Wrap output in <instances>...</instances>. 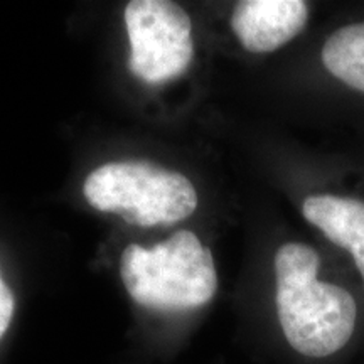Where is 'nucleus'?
<instances>
[{"label": "nucleus", "mask_w": 364, "mask_h": 364, "mask_svg": "<svg viewBox=\"0 0 364 364\" xmlns=\"http://www.w3.org/2000/svg\"><path fill=\"white\" fill-rule=\"evenodd\" d=\"M321 258L312 247L285 243L277 250V312L284 336L307 358H329L356 329L358 304L344 287L317 279Z\"/></svg>", "instance_id": "1"}, {"label": "nucleus", "mask_w": 364, "mask_h": 364, "mask_svg": "<svg viewBox=\"0 0 364 364\" xmlns=\"http://www.w3.org/2000/svg\"><path fill=\"white\" fill-rule=\"evenodd\" d=\"M120 272L130 297L152 311L198 309L218 289L211 250L193 231H177L154 248L130 245L122 255Z\"/></svg>", "instance_id": "2"}, {"label": "nucleus", "mask_w": 364, "mask_h": 364, "mask_svg": "<svg viewBox=\"0 0 364 364\" xmlns=\"http://www.w3.org/2000/svg\"><path fill=\"white\" fill-rule=\"evenodd\" d=\"M83 193L98 211L145 228L186 220L198 206L188 177L147 161L105 164L88 176Z\"/></svg>", "instance_id": "3"}, {"label": "nucleus", "mask_w": 364, "mask_h": 364, "mask_svg": "<svg viewBox=\"0 0 364 364\" xmlns=\"http://www.w3.org/2000/svg\"><path fill=\"white\" fill-rule=\"evenodd\" d=\"M129 68L145 83H166L188 70L194 56L191 19L169 0H134L125 7Z\"/></svg>", "instance_id": "4"}, {"label": "nucleus", "mask_w": 364, "mask_h": 364, "mask_svg": "<svg viewBox=\"0 0 364 364\" xmlns=\"http://www.w3.org/2000/svg\"><path fill=\"white\" fill-rule=\"evenodd\" d=\"M309 21L304 0H243L236 4L231 27L250 53H272L292 41Z\"/></svg>", "instance_id": "5"}, {"label": "nucleus", "mask_w": 364, "mask_h": 364, "mask_svg": "<svg viewBox=\"0 0 364 364\" xmlns=\"http://www.w3.org/2000/svg\"><path fill=\"white\" fill-rule=\"evenodd\" d=\"M304 218L338 247L349 250L364 282V201L341 196H311L304 201Z\"/></svg>", "instance_id": "6"}, {"label": "nucleus", "mask_w": 364, "mask_h": 364, "mask_svg": "<svg viewBox=\"0 0 364 364\" xmlns=\"http://www.w3.org/2000/svg\"><path fill=\"white\" fill-rule=\"evenodd\" d=\"M322 63L334 78L364 95V22L334 31L322 48Z\"/></svg>", "instance_id": "7"}, {"label": "nucleus", "mask_w": 364, "mask_h": 364, "mask_svg": "<svg viewBox=\"0 0 364 364\" xmlns=\"http://www.w3.org/2000/svg\"><path fill=\"white\" fill-rule=\"evenodd\" d=\"M14 312V297L9 287L0 279V338L6 334Z\"/></svg>", "instance_id": "8"}]
</instances>
